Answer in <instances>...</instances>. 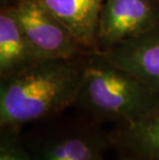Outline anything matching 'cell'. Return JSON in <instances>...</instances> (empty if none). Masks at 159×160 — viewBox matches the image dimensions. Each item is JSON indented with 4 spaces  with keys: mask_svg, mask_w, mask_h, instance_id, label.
Here are the masks:
<instances>
[{
    "mask_svg": "<svg viewBox=\"0 0 159 160\" xmlns=\"http://www.w3.org/2000/svg\"><path fill=\"white\" fill-rule=\"evenodd\" d=\"M159 24V0H104L97 50L104 52L141 36Z\"/></svg>",
    "mask_w": 159,
    "mask_h": 160,
    "instance_id": "5",
    "label": "cell"
},
{
    "mask_svg": "<svg viewBox=\"0 0 159 160\" xmlns=\"http://www.w3.org/2000/svg\"><path fill=\"white\" fill-rule=\"evenodd\" d=\"M42 61L26 37L9 5L0 9V77L8 76Z\"/></svg>",
    "mask_w": 159,
    "mask_h": 160,
    "instance_id": "9",
    "label": "cell"
},
{
    "mask_svg": "<svg viewBox=\"0 0 159 160\" xmlns=\"http://www.w3.org/2000/svg\"><path fill=\"white\" fill-rule=\"evenodd\" d=\"M74 107L94 121L131 125L159 108V94L99 51L84 56V77Z\"/></svg>",
    "mask_w": 159,
    "mask_h": 160,
    "instance_id": "2",
    "label": "cell"
},
{
    "mask_svg": "<svg viewBox=\"0 0 159 160\" xmlns=\"http://www.w3.org/2000/svg\"><path fill=\"white\" fill-rule=\"evenodd\" d=\"M87 52L97 50V29L104 0H38Z\"/></svg>",
    "mask_w": 159,
    "mask_h": 160,
    "instance_id": "7",
    "label": "cell"
},
{
    "mask_svg": "<svg viewBox=\"0 0 159 160\" xmlns=\"http://www.w3.org/2000/svg\"><path fill=\"white\" fill-rule=\"evenodd\" d=\"M17 0H0L1 6H6V5H11L13 2H16Z\"/></svg>",
    "mask_w": 159,
    "mask_h": 160,
    "instance_id": "11",
    "label": "cell"
},
{
    "mask_svg": "<svg viewBox=\"0 0 159 160\" xmlns=\"http://www.w3.org/2000/svg\"><path fill=\"white\" fill-rule=\"evenodd\" d=\"M112 147L122 160H159V108L131 125H116Z\"/></svg>",
    "mask_w": 159,
    "mask_h": 160,
    "instance_id": "8",
    "label": "cell"
},
{
    "mask_svg": "<svg viewBox=\"0 0 159 160\" xmlns=\"http://www.w3.org/2000/svg\"><path fill=\"white\" fill-rule=\"evenodd\" d=\"M20 128L2 127L0 131V160H33L21 138Z\"/></svg>",
    "mask_w": 159,
    "mask_h": 160,
    "instance_id": "10",
    "label": "cell"
},
{
    "mask_svg": "<svg viewBox=\"0 0 159 160\" xmlns=\"http://www.w3.org/2000/svg\"><path fill=\"white\" fill-rule=\"evenodd\" d=\"M101 53L159 94V24L141 36Z\"/></svg>",
    "mask_w": 159,
    "mask_h": 160,
    "instance_id": "6",
    "label": "cell"
},
{
    "mask_svg": "<svg viewBox=\"0 0 159 160\" xmlns=\"http://www.w3.org/2000/svg\"><path fill=\"white\" fill-rule=\"evenodd\" d=\"M84 56L42 60L0 77V128L23 129L74 107L84 77Z\"/></svg>",
    "mask_w": 159,
    "mask_h": 160,
    "instance_id": "1",
    "label": "cell"
},
{
    "mask_svg": "<svg viewBox=\"0 0 159 160\" xmlns=\"http://www.w3.org/2000/svg\"><path fill=\"white\" fill-rule=\"evenodd\" d=\"M21 138L33 160H103L113 149L110 132L85 115L31 124Z\"/></svg>",
    "mask_w": 159,
    "mask_h": 160,
    "instance_id": "3",
    "label": "cell"
},
{
    "mask_svg": "<svg viewBox=\"0 0 159 160\" xmlns=\"http://www.w3.org/2000/svg\"><path fill=\"white\" fill-rule=\"evenodd\" d=\"M9 6L42 60L77 59L89 53L38 0H17Z\"/></svg>",
    "mask_w": 159,
    "mask_h": 160,
    "instance_id": "4",
    "label": "cell"
}]
</instances>
